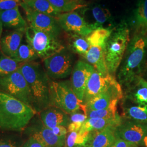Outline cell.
<instances>
[{
    "label": "cell",
    "instance_id": "obj_17",
    "mask_svg": "<svg viewBox=\"0 0 147 147\" xmlns=\"http://www.w3.org/2000/svg\"><path fill=\"white\" fill-rule=\"evenodd\" d=\"M42 124L50 129L57 126H68L70 119L68 114L57 107L50 106L40 112Z\"/></svg>",
    "mask_w": 147,
    "mask_h": 147
},
{
    "label": "cell",
    "instance_id": "obj_2",
    "mask_svg": "<svg viewBox=\"0 0 147 147\" xmlns=\"http://www.w3.org/2000/svg\"><path fill=\"white\" fill-rule=\"evenodd\" d=\"M147 46V34L136 32L129 42L117 74L121 86L128 88L136 81L144 61Z\"/></svg>",
    "mask_w": 147,
    "mask_h": 147
},
{
    "label": "cell",
    "instance_id": "obj_41",
    "mask_svg": "<svg viewBox=\"0 0 147 147\" xmlns=\"http://www.w3.org/2000/svg\"><path fill=\"white\" fill-rule=\"evenodd\" d=\"M144 143H145L146 147H147V136L146 137L144 138Z\"/></svg>",
    "mask_w": 147,
    "mask_h": 147
},
{
    "label": "cell",
    "instance_id": "obj_29",
    "mask_svg": "<svg viewBox=\"0 0 147 147\" xmlns=\"http://www.w3.org/2000/svg\"><path fill=\"white\" fill-rule=\"evenodd\" d=\"M28 7L34 11L57 17L62 13L51 5L47 0H22Z\"/></svg>",
    "mask_w": 147,
    "mask_h": 147
},
{
    "label": "cell",
    "instance_id": "obj_12",
    "mask_svg": "<svg viewBox=\"0 0 147 147\" xmlns=\"http://www.w3.org/2000/svg\"><path fill=\"white\" fill-rule=\"evenodd\" d=\"M94 70L92 65L82 61H79L74 65L70 82L74 92L82 101L88 81Z\"/></svg>",
    "mask_w": 147,
    "mask_h": 147
},
{
    "label": "cell",
    "instance_id": "obj_35",
    "mask_svg": "<svg viewBox=\"0 0 147 147\" xmlns=\"http://www.w3.org/2000/svg\"><path fill=\"white\" fill-rule=\"evenodd\" d=\"M19 0H0V11H7L18 8L20 5Z\"/></svg>",
    "mask_w": 147,
    "mask_h": 147
},
{
    "label": "cell",
    "instance_id": "obj_1",
    "mask_svg": "<svg viewBox=\"0 0 147 147\" xmlns=\"http://www.w3.org/2000/svg\"><path fill=\"white\" fill-rule=\"evenodd\" d=\"M36 113L33 107L0 91V129L21 131Z\"/></svg>",
    "mask_w": 147,
    "mask_h": 147
},
{
    "label": "cell",
    "instance_id": "obj_34",
    "mask_svg": "<svg viewBox=\"0 0 147 147\" xmlns=\"http://www.w3.org/2000/svg\"><path fill=\"white\" fill-rule=\"evenodd\" d=\"M39 58L36 52L27 42L21 43L18 51L16 58L20 63L33 61Z\"/></svg>",
    "mask_w": 147,
    "mask_h": 147
},
{
    "label": "cell",
    "instance_id": "obj_37",
    "mask_svg": "<svg viewBox=\"0 0 147 147\" xmlns=\"http://www.w3.org/2000/svg\"><path fill=\"white\" fill-rule=\"evenodd\" d=\"M51 130L55 135L59 137L66 136L68 132L65 126L61 125L56 126Z\"/></svg>",
    "mask_w": 147,
    "mask_h": 147
},
{
    "label": "cell",
    "instance_id": "obj_9",
    "mask_svg": "<svg viewBox=\"0 0 147 147\" xmlns=\"http://www.w3.org/2000/svg\"><path fill=\"white\" fill-rule=\"evenodd\" d=\"M116 136L136 146L142 144L147 136V124L121 117L115 128Z\"/></svg>",
    "mask_w": 147,
    "mask_h": 147
},
{
    "label": "cell",
    "instance_id": "obj_15",
    "mask_svg": "<svg viewBox=\"0 0 147 147\" xmlns=\"http://www.w3.org/2000/svg\"><path fill=\"white\" fill-rule=\"evenodd\" d=\"M81 9V16L94 30L99 28H114L113 20L108 9L95 5Z\"/></svg>",
    "mask_w": 147,
    "mask_h": 147
},
{
    "label": "cell",
    "instance_id": "obj_36",
    "mask_svg": "<svg viewBox=\"0 0 147 147\" xmlns=\"http://www.w3.org/2000/svg\"><path fill=\"white\" fill-rule=\"evenodd\" d=\"M111 147H137V146L116 137L115 141Z\"/></svg>",
    "mask_w": 147,
    "mask_h": 147
},
{
    "label": "cell",
    "instance_id": "obj_20",
    "mask_svg": "<svg viewBox=\"0 0 147 147\" xmlns=\"http://www.w3.org/2000/svg\"><path fill=\"white\" fill-rule=\"evenodd\" d=\"M116 138L115 127L108 126L99 131L92 132L89 147H111Z\"/></svg>",
    "mask_w": 147,
    "mask_h": 147
},
{
    "label": "cell",
    "instance_id": "obj_30",
    "mask_svg": "<svg viewBox=\"0 0 147 147\" xmlns=\"http://www.w3.org/2000/svg\"><path fill=\"white\" fill-rule=\"evenodd\" d=\"M123 118L147 124V106H133L123 110Z\"/></svg>",
    "mask_w": 147,
    "mask_h": 147
},
{
    "label": "cell",
    "instance_id": "obj_22",
    "mask_svg": "<svg viewBox=\"0 0 147 147\" xmlns=\"http://www.w3.org/2000/svg\"><path fill=\"white\" fill-rule=\"evenodd\" d=\"M121 120V116L116 119L88 118L84 121L79 132L99 131L108 126H112L116 128L120 123Z\"/></svg>",
    "mask_w": 147,
    "mask_h": 147
},
{
    "label": "cell",
    "instance_id": "obj_27",
    "mask_svg": "<svg viewBox=\"0 0 147 147\" xmlns=\"http://www.w3.org/2000/svg\"><path fill=\"white\" fill-rule=\"evenodd\" d=\"M135 101L138 105L147 106V81L143 79H138L134 89L129 92L126 96Z\"/></svg>",
    "mask_w": 147,
    "mask_h": 147
},
{
    "label": "cell",
    "instance_id": "obj_26",
    "mask_svg": "<svg viewBox=\"0 0 147 147\" xmlns=\"http://www.w3.org/2000/svg\"><path fill=\"white\" fill-rule=\"evenodd\" d=\"M114 28H99L86 37L90 46H98L105 49L106 43Z\"/></svg>",
    "mask_w": 147,
    "mask_h": 147
},
{
    "label": "cell",
    "instance_id": "obj_32",
    "mask_svg": "<svg viewBox=\"0 0 147 147\" xmlns=\"http://www.w3.org/2000/svg\"><path fill=\"white\" fill-rule=\"evenodd\" d=\"M118 102L113 104L109 108L100 110H91L87 109L88 118H105L116 119L120 116L117 112ZM87 109V108H86Z\"/></svg>",
    "mask_w": 147,
    "mask_h": 147
},
{
    "label": "cell",
    "instance_id": "obj_8",
    "mask_svg": "<svg viewBox=\"0 0 147 147\" xmlns=\"http://www.w3.org/2000/svg\"><path fill=\"white\" fill-rule=\"evenodd\" d=\"M0 88L4 92L33 107L31 90L19 70L9 75L0 78Z\"/></svg>",
    "mask_w": 147,
    "mask_h": 147
},
{
    "label": "cell",
    "instance_id": "obj_39",
    "mask_svg": "<svg viewBox=\"0 0 147 147\" xmlns=\"http://www.w3.org/2000/svg\"><path fill=\"white\" fill-rule=\"evenodd\" d=\"M0 147H16L13 142L9 141H0Z\"/></svg>",
    "mask_w": 147,
    "mask_h": 147
},
{
    "label": "cell",
    "instance_id": "obj_42",
    "mask_svg": "<svg viewBox=\"0 0 147 147\" xmlns=\"http://www.w3.org/2000/svg\"><path fill=\"white\" fill-rule=\"evenodd\" d=\"M19 1H20V0H19Z\"/></svg>",
    "mask_w": 147,
    "mask_h": 147
},
{
    "label": "cell",
    "instance_id": "obj_21",
    "mask_svg": "<svg viewBox=\"0 0 147 147\" xmlns=\"http://www.w3.org/2000/svg\"><path fill=\"white\" fill-rule=\"evenodd\" d=\"M104 48L98 46H90L84 58L92 65L96 70L103 74H109L105 63Z\"/></svg>",
    "mask_w": 147,
    "mask_h": 147
},
{
    "label": "cell",
    "instance_id": "obj_4",
    "mask_svg": "<svg viewBox=\"0 0 147 147\" xmlns=\"http://www.w3.org/2000/svg\"><path fill=\"white\" fill-rule=\"evenodd\" d=\"M130 42V30L125 22L115 27L107 40L105 49V63L109 73L113 75L120 67Z\"/></svg>",
    "mask_w": 147,
    "mask_h": 147
},
{
    "label": "cell",
    "instance_id": "obj_7",
    "mask_svg": "<svg viewBox=\"0 0 147 147\" xmlns=\"http://www.w3.org/2000/svg\"><path fill=\"white\" fill-rule=\"evenodd\" d=\"M74 57L70 50L64 48L59 52L44 59L45 71L50 79H64L72 72Z\"/></svg>",
    "mask_w": 147,
    "mask_h": 147
},
{
    "label": "cell",
    "instance_id": "obj_23",
    "mask_svg": "<svg viewBox=\"0 0 147 147\" xmlns=\"http://www.w3.org/2000/svg\"><path fill=\"white\" fill-rule=\"evenodd\" d=\"M133 23L136 32L147 34V0H138Z\"/></svg>",
    "mask_w": 147,
    "mask_h": 147
},
{
    "label": "cell",
    "instance_id": "obj_18",
    "mask_svg": "<svg viewBox=\"0 0 147 147\" xmlns=\"http://www.w3.org/2000/svg\"><path fill=\"white\" fill-rule=\"evenodd\" d=\"M25 30H16L5 34L0 40V47L5 56L15 58Z\"/></svg>",
    "mask_w": 147,
    "mask_h": 147
},
{
    "label": "cell",
    "instance_id": "obj_31",
    "mask_svg": "<svg viewBox=\"0 0 147 147\" xmlns=\"http://www.w3.org/2000/svg\"><path fill=\"white\" fill-rule=\"evenodd\" d=\"M70 123L68 126V131H79L84 121L88 118L87 116V109L85 105L79 110L70 115Z\"/></svg>",
    "mask_w": 147,
    "mask_h": 147
},
{
    "label": "cell",
    "instance_id": "obj_5",
    "mask_svg": "<svg viewBox=\"0 0 147 147\" xmlns=\"http://www.w3.org/2000/svg\"><path fill=\"white\" fill-rule=\"evenodd\" d=\"M49 100L50 106L59 109L68 115L81 109L84 105L74 92L69 81L50 80Z\"/></svg>",
    "mask_w": 147,
    "mask_h": 147
},
{
    "label": "cell",
    "instance_id": "obj_40",
    "mask_svg": "<svg viewBox=\"0 0 147 147\" xmlns=\"http://www.w3.org/2000/svg\"><path fill=\"white\" fill-rule=\"evenodd\" d=\"M2 27H3V25H2V23H1V22L0 21V37L1 36L2 33V29H3Z\"/></svg>",
    "mask_w": 147,
    "mask_h": 147
},
{
    "label": "cell",
    "instance_id": "obj_3",
    "mask_svg": "<svg viewBox=\"0 0 147 147\" xmlns=\"http://www.w3.org/2000/svg\"><path fill=\"white\" fill-rule=\"evenodd\" d=\"M18 70L23 75L29 86L35 110L41 112L50 107V80L42 66L37 62H27L22 63Z\"/></svg>",
    "mask_w": 147,
    "mask_h": 147
},
{
    "label": "cell",
    "instance_id": "obj_16",
    "mask_svg": "<svg viewBox=\"0 0 147 147\" xmlns=\"http://www.w3.org/2000/svg\"><path fill=\"white\" fill-rule=\"evenodd\" d=\"M31 136L40 142L45 147H62L65 144L66 136L59 137L53 133L51 129L44 126L42 122L32 126Z\"/></svg>",
    "mask_w": 147,
    "mask_h": 147
},
{
    "label": "cell",
    "instance_id": "obj_33",
    "mask_svg": "<svg viewBox=\"0 0 147 147\" xmlns=\"http://www.w3.org/2000/svg\"><path fill=\"white\" fill-rule=\"evenodd\" d=\"M22 63L8 56L0 57V78L5 77L18 70Z\"/></svg>",
    "mask_w": 147,
    "mask_h": 147
},
{
    "label": "cell",
    "instance_id": "obj_6",
    "mask_svg": "<svg viewBox=\"0 0 147 147\" xmlns=\"http://www.w3.org/2000/svg\"><path fill=\"white\" fill-rule=\"evenodd\" d=\"M25 34L26 42L34 50L39 58L42 59L53 56L65 48L58 37L37 30L30 25L27 27Z\"/></svg>",
    "mask_w": 147,
    "mask_h": 147
},
{
    "label": "cell",
    "instance_id": "obj_38",
    "mask_svg": "<svg viewBox=\"0 0 147 147\" xmlns=\"http://www.w3.org/2000/svg\"><path fill=\"white\" fill-rule=\"evenodd\" d=\"M24 147H45L40 142L37 141L36 139L33 137L30 136V138L27 140Z\"/></svg>",
    "mask_w": 147,
    "mask_h": 147
},
{
    "label": "cell",
    "instance_id": "obj_10",
    "mask_svg": "<svg viewBox=\"0 0 147 147\" xmlns=\"http://www.w3.org/2000/svg\"><path fill=\"white\" fill-rule=\"evenodd\" d=\"M20 5L25 11L27 20L30 26L38 30L58 37L62 28L55 17L34 11L22 2Z\"/></svg>",
    "mask_w": 147,
    "mask_h": 147
},
{
    "label": "cell",
    "instance_id": "obj_19",
    "mask_svg": "<svg viewBox=\"0 0 147 147\" xmlns=\"http://www.w3.org/2000/svg\"><path fill=\"white\" fill-rule=\"evenodd\" d=\"M0 21L2 25L8 28L26 30L27 23L21 16L19 8L0 11Z\"/></svg>",
    "mask_w": 147,
    "mask_h": 147
},
{
    "label": "cell",
    "instance_id": "obj_14",
    "mask_svg": "<svg viewBox=\"0 0 147 147\" xmlns=\"http://www.w3.org/2000/svg\"><path fill=\"white\" fill-rule=\"evenodd\" d=\"M123 97L121 86L117 81L107 90L93 98L84 105L88 110H104L109 108L114 103L118 102Z\"/></svg>",
    "mask_w": 147,
    "mask_h": 147
},
{
    "label": "cell",
    "instance_id": "obj_24",
    "mask_svg": "<svg viewBox=\"0 0 147 147\" xmlns=\"http://www.w3.org/2000/svg\"><path fill=\"white\" fill-rule=\"evenodd\" d=\"M92 136V132H70L65 139V147H89Z\"/></svg>",
    "mask_w": 147,
    "mask_h": 147
},
{
    "label": "cell",
    "instance_id": "obj_11",
    "mask_svg": "<svg viewBox=\"0 0 147 147\" xmlns=\"http://www.w3.org/2000/svg\"><path fill=\"white\" fill-rule=\"evenodd\" d=\"M56 18L61 28L69 33L87 37L94 31L84 18L75 11L62 13Z\"/></svg>",
    "mask_w": 147,
    "mask_h": 147
},
{
    "label": "cell",
    "instance_id": "obj_28",
    "mask_svg": "<svg viewBox=\"0 0 147 147\" xmlns=\"http://www.w3.org/2000/svg\"><path fill=\"white\" fill-rule=\"evenodd\" d=\"M68 38L70 50L75 53L85 57L89 50L90 45L86 37L78 34L69 33Z\"/></svg>",
    "mask_w": 147,
    "mask_h": 147
},
{
    "label": "cell",
    "instance_id": "obj_25",
    "mask_svg": "<svg viewBox=\"0 0 147 147\" xmlns=\"http://www.w3.org/2000/svg\"><path fill=\"white\" fill-rule=\"evenodd\" d=\"M61 13H68L81 9L88 6L84 0H47Z\"/></svg>",
    "mask_w": 147,
    "mask_h": 147
},
{
    "label": "cell",
    "instance_id": "obj_13",
    "mask_svg": "<svg viewBox=\"0 0 147 147\" xmlns=\"http://www.w3.org/2000/svg\"><path fill=\"white\" fill-rule=\"evenodd\" d=\"M118 81L110 74L100 73L95 69L90 76L87 84L82 100L84 105L97 95L105 91Z\"/></svg>",
    "mask_w": 147,
    "mask_h": 147
}]
</instances>
